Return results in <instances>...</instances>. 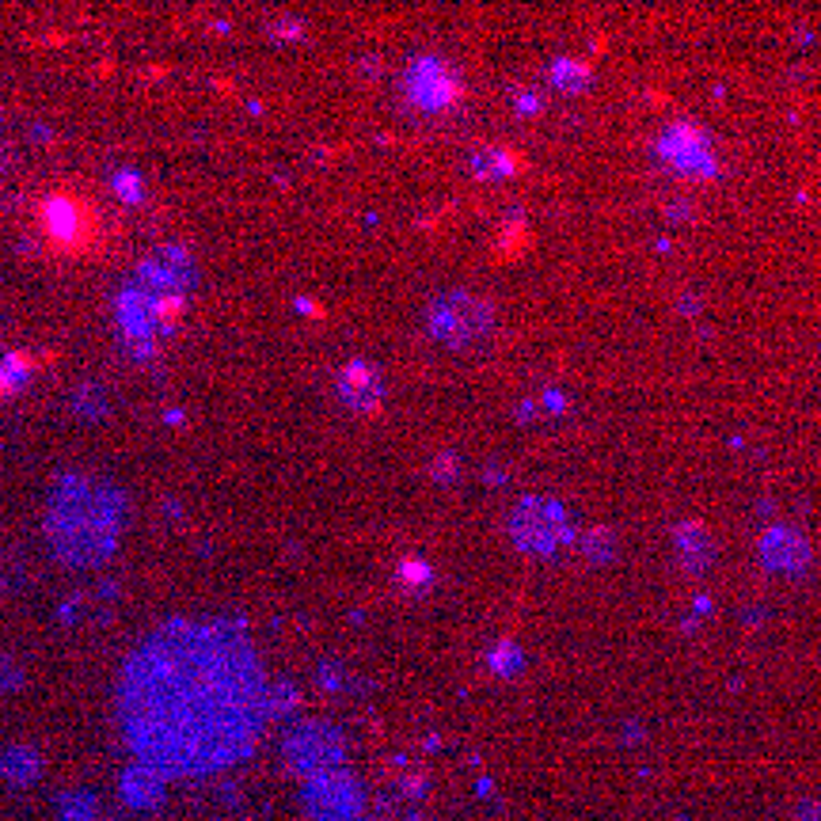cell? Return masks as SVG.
I'll list each match as a JSON object with an SVG mask.
<instances>
[{"instance_id":"30bf717a","label":"cell","mask_w":821,"mask_h":821,"mask_svg":"<svg viewBox=\"0 0 821 821\" xmlns=\"http://www.w3.org/2000/svg\"><path fill=\"white\" fill-rule=\"evenodd\" d=\"M525 248H529V225L521 217H510L502 225V232H498V255L502 259H517Z\"/></svg>"},{"instance_id":"3957f363","label":"cell","mask_w":821,"mask_h":821,"mask_svg":"<svg viewBox=\"0 0 821 821\" xmlns=\"http://www.w3.org/2000/svg\"><path fill=\"white\" fill-rule=\"evenodd\" d=\"M495 327V308L487 297L468 293V289H449L430 305V331L438 335L445 346H476L491 335Z\"/></svg>"},{"instance_id":"277c9868","label":"cell","mask_w":821,"mask_h":821,"mask_svg":"<svg viewBox=\"0 0 821 821\" xmlns=\"http://www.w3.org/2000/svg\"><path fill=\"white\" fill-rule=\"evenodd\" d=\"M510 529H514L517 544L529 548V552H552L559 548L567 536H571V517L559 502L548 498H529L521 502L510 517Z\"/></svg>"},{"instance_id":"8fae6325","label":"cell","mask_w":821,"mask_h":821,"mask_svg":"<svg viewBox=\"0 0 821 821\" xmlns=\"http://www.w3.org/2000/svg\"><path fill=\"white\" fill-rule=\"evenodd\" d=\"M681 552H685V559L692 563V567H704L707 559H711V540H707V533L700 529V525H688V529H681Z\"/></svg>"},{"instance_id":"9c48e42d","label":"cell","mask_w":821,"mask_h":821,"mask_svg":"<svg viewBox=\"0 0 821 821\" xmlns=\"http://www.w3.org/2000/svg\"><path fill=\"white\" fill-rule=\"evenodd\" d=\"M525 168L521 156H514L510 149H483V153L472 156V172L487 175V179H506V175H517Z\"/></svg>"},{"instance_id":"8992f818","label":"cell","mask_w":821,"mask_h":821,"mask_svg":"<svg viewBox=\"0 0 821 821\" xmlns=\"http://www.w3.org/2000/svg\"><path fill=\"white\" fill-rule=\"evenodd\" d=\"M339 392L354 411H373L384 400V381L369 362H350L339 377Z\"/></svg>"},{"instance_id":"4fadbf2b","label":"cell","mask_w":821,"mask_h":821,"mask_svg":"<svg viewBox=\"0 0 821 821\" xmlns=\"http://www.w3.org/2000/svg\"><path fill=\"white\" fill-rule=\"evenodd\" d=\"M400 582L403 586H411V593L426 590L430 582H434V571L422 563V559H403L400 563Z\"/></svg>"},{"instance_id":"5b68a950","label":"cell","mask_w":821,"mask_h":821,"mask_svg":"<svg viewBox=\"0 0 821 821\" xmlns=\"http://www.w3.org/2000/svg\"><path fill=\"white\" fill-rule=\"evenodd\" d=\"M411 92H415V99H419L422 107H457L460 99L468 96V88L434 58H422L419 65H415Z\"/></svg>"},{"instance_id":"52a82bcc","label":"cell","mask_w":821,"mask_h":821,"mask_svg":"<svg viewBox=\"0 0 821 821\" xmlns=\"http://www.w3.org/2000/svg\"><path fill=\"white\" fill-rule=\"evenodd\" d=\"M677 145V153H666L677 168H688V172H711V156H707V141L700 130H688V137H681L677 130L662 141V149H673Z\"/></svg>"},{"instance_id":"5bb4252c","label":"cell","mask_w":821,"mask_h":821,"mask_svg":"<svg viewBox=\"0 0 821 821\" xmlns=\"http://www.w3.org/2000/svg\"><path fill=\"white\" fill-rule=\"evenodd\" d=\"M586 552H590L593 559H609V555L616 552V536H612L609 529H597L593 536H586Z\"/></svg>"},{"instance_id":"ba28073f","label":"cell","mask_w":821,"mask_h":821,"mask_svg":"<svg viewBox=\"0 0 821 821\" xmlns=\"http://www.w3.org/2000/svg\"><path fill=\"white\" fill-rule=\"evenodd\" d=\"M764 555L772 559V567H802V559H810V548L791 529H772L764 536Z\"/></svg>"},{"instance_id":"7c38bea8","label":"cell","mask_w":821,"mask_h":821,"mask_svg":"<svg viewBox=\"0 0 821 821\" xmlns=\"http://www.w3.org/2000/svg\"><path fill=\"white\" fill-rule=\"evenodd\" d=\"M552 77L559 88H586V84H590V65H586V61L563 58L552 65Z\"/></svg>"},{"instance_id":"6da1fadb","label":"cell","mask_w":821,"mask_h":821,"mask_svg":"<svg viewBox=\"0 0 821 821\" xmlns=\"http://www.w3.org/2000/svg\"><path fill=\"white\" fill-rule=\"evenodd\" d=\"M122 726L164 776H202L248 753L267 719V681L229 624L175 620L149 635L122 673Z\"/></svg>"},{"instance_id":"7a4b0ae2","label":"cell","mask_w":821,"mask_h":821,"mask_svg":"<svg viewBox=\"0 0 821 821\" xmlns=\"http://www.w3.org/2000/svg\"><path fill=\"white\" fill-rule=\"evenodd\" d=\"M31 229L42 251L61 263H92L111 244V221L84 187H50L31 202Z\"/></svg>"}]
</instances>
